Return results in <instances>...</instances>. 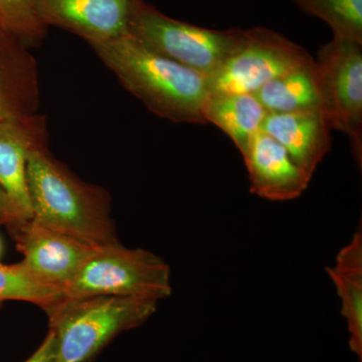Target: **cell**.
<instances>
[{"label":"cell","instance_id":"obj_15","mask_svg":"<svg viewBox=\"0 0 362 362\" xmlns=\"http://www.w3.org/2000/svg\"><path fill=\"white\" fill-rule=\"evenodd\" d=\"M267 114L254 94L209 93L204 106L206 122L223 130L242 154L262 130Z\"/></svg>","mask_w":362,"mask_h":362},{"label":"cell","instance_id":"obj_21","mask_svg":"<svg viewBox=\"0 0 362 362\" xmlns=\"http://www.w3.org/2000/svg\"><path fill=\"white\" fill-rule=\"evenodd\" d=\"M6 194L0 189V226H6L8 230L23 221Z\"/></svg>","mask_w":362,"mask_h":362},{"label":"cell","instance_id":"obj_19","mask_svg":"<svg viewBox=\"0 0 362 362\" xmlns=\"http://www.w3.org/2000/svg\"><path fill=\"white\" fill-rule=\"evenodd\" d=\"M0 28L30 49L42 44L49 28L40 21L33 0H0Z\"/></svg>","mask_w":362,"mask_h":362},{"label":"cell","instance_id":"obj_11","mask_svg":"<svg viewBox=\"0 0 362 362\" xmlns=\"http://www.w3.org/2000/svg\"><path fill=\"white\" fill-rule=\"evenodd\" d=\"M252 194L271 202L296 199L310 185L287 150L270 135L259 131L242 154Z\"/></svg>","mask_w":362,"mask_h":362},{"label":"cell","instance_id":"obj_5","mask_svg":"<svg viewBox=\"0 0 362 362\" xmlns=\"http://www.w3.org/2000/svg\"><path fill=\"white\" fill-rule=\"evenodd\" d=\"M129 33L157 54L209 77L239 45L243 30L202 28L169 18L145 0H137Z\"/></svg>","mask_w":362,"mask_h":362},{"label":"cell","instance_id":"obj_20","mask_svg":"<svg viewBox=\"0 0 362 362\" xmlns=\"http://www.w3.org/2000/svg\"><path fill=\"white\" fill-rule=\"evenodd\" d=\"M25 362H61L59 361L58 341L54 331L49 329L47 337L37 351Z\"/></svg>","mask_w":362,"mask_h":362},{"label":"cell","instance_id":"obj_17","mask_svg":"<svg viewBox=\"0 0 362 362\" xmlns=\"http://www.w3.org/2000/svg\"><path fill=\"white\" fill-rule=\"evenodd\" d=\"M63 299L65 295L62 290L35 278L23 262L0 265V305L6 301H23L47 311Z\"/></svg>","mask_w":362,"mask_h":362},{"label":"cell","instance_id":"obj_2","mask_svg":"<svg viewBox=\"0 0 362 362\" xmlns=\"http://www.w3.org/2000/svg\"><path fill=\"white\" fill-rule=\"evenodd\" d=\"M26 176L33 220L95 246L116 242L106 190L76 177L49 145L30 152Z\"/></svg>","mask_w":362,"mask_h":362},{"label":"cell","instance_id":"obj_13","mask_svg":"<svg viewBox=\"0 0 362 362\" xmlns=\"http://www.w3.org/2000/svg\"><path fill=\"white\" fill-rule=\"evenodd\" d=\"M39 66L30 47L0 28V121L37 113Z\"/></svg>","mask_w":362,"mask_h":362},{"label":"cell","instance_id":"obj_1","mask_svg":"<svg viewBox=\"0 0 362 362\" xmlns=\"http://www.w3.org/2000/svg\"><path fill=\"white\" fill-rule=\"evenodd\" d=\"M89 45L150 112L171 122L206 124V76L157 54L130 33Z\"/></svg>","mask_w":362,"mask_h":362},{"label":"cell","instance_id":"obj_4","mask_svg":"<svg viewBox=\"0 0 362 362\" xmlns=\"http://www.w3.org/2000/svg\"><path fill=\"white\" fill-rule=\"evenodd\" d=\"M168 264L144 249H128L118 242L98 246L64 290L65 298L137 297L160 301L170 296Z\"/></svg>","mask_w":362,"mask_h":362},{"label":"cell","instance_id":"obj_8","mask_svg":"<svg viewBox=\"0 0 362 362\" xmlns=\"http://www.w3.org/2000/svg\"><path fill=\"white\" fill-rule=\"evenodd\" d=\"M9 232L28 270L63 293L98 247L45 228L33 218L21 221Z\"/></svg>","mask_w":362,"mask_h":362},{"label":"cell","instance_id":"obj_18","mask_svg":"<svg viewBox=\"0 0 362 362\" xmlns=\"http://www.w3.org/2000/svg\"><path fill=\"white\" fill-rule=\"evenodd\" d=\"M303 13L320 18L333 35L362 42V0H292Z\"/></svg>","mask_w":362,"mask_h":362},{"label":"cell","instance_id":"obj_6","mask_svg":"<svg viewBox=\"0 0 362 362\" xmlns=\"http://www.w3.org/2000/svg\"><path fill=\"white\" fill-rule=\"evenodd\" d=\"M314 62L321 109L332 129L349 136L352 153L361 168L362 42L333 35Z\"/></svg>","mask_w":362,"mask_h":362},{"label":"cell","instance_id":"obj_14","mask_svg":"<svg viewBox=\"0 0 362 362\" xmlns=\"http://www.w3.org/2000/svg\"><path fill=\"white\" fill-rule=\"evenodd\" d=\"M341 301L347 324L349 349L362 362V232L359 226L351 240L338 252L333 267L326 268Z\"/></svg>","mask_w":362,"mask_h":362},{"label":"cell","instance_id":"obj_12","mask_svg":"<svg viewBox=\"0 0 362 362\" xmlns=\"http://www.w3.org/2000/svg\"><path fill=\"white\" fill-rule=\"evenodd\" d=\"M329 119L320 107L288 113L267 114L262 131L277 140L312 180L330 149Z\"/></svg>","mask_w":362,"mask_h":362},{"label":"cell","instance_id":"obj_9","mask_svg":"<svg viewBox=\"0 0 362 362\" xmlns=\"http://www.w3.org/2000/svg\"><path fill=\"white\" fill-rule=\"evenodd\" d=\"M45 25L56 26L88 44L106 42L129 33L137 0H33Z\"/></svg>","mask_w":362,"mask_h":362},{"label":"cell","instance_id":"obj_16","mask_svg":"<svg viewBox=\"0 0 362 362\" xmlns=\"http://www.w3.org/2000/svg\"><path fill=\"white\" fill-rule=\"evenodd\" d=\"M315 62L271 80L255 96L268 113H288L320 107L317 89Z\"/></svg>","mask_w":362,"mask_h":362},{"label":"cell","instance_id":"obj_7","mask_svg":"<svg viewBox=\"0 0 362 362\" xmlns=\"http://www.w3.org/2000/svg\"><path fill=\"white\" fill-rule=\"evenodd\" d=\"M313 61L306 49L274 30H243L239 45L207 77L209 93L255 94L273 78Z\"/></svg>","mask_w":362,"mask_h":362},{"label":"cell","instance_id":"obj_22","mask_svg":"<svg viewBox=\"0 0 362 362\" xmlns=\"http://www.w3.org/2000/svg\"><path fill=\"white\" fill-rule=\"evenodd\" d=\"M2 252V244H1V240H0V255H1Z\"/></svg>","mask_w":362,"mask_h":362},{"label":"cell","instance_id":"obj_3","mask_svg":"<svg viewBox=\"0 0 362 362\" xmlns=\"http://www.w3.org/2000/svg\"><path fill=\"white\" fill-rule=\"evenodd\" d=\"M157 305L156 300L137 297L65 298L45 311L59 361L89 362L119 333L146 322Z\"/></svg>","mask_w":362,"mask_h":362},{"label":"cell","instance_id":"obj_10","mask_svg":"<svg viewBox=\"0 0 362 362\" xmlns=\"http://www.w3.org/2000/svg\"><path fill=\"white\" fill-rule=\"evenodd\" d=\"M49 145L47 118L35 113L0 121V189L23 220L33 218L28 190V156L33 150Z\"/></svg>","mask_w":362,"mask_h":362}]
</instances>
